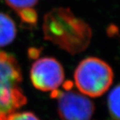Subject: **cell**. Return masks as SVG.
Here are the masks:
<instances>
[{"label":"cell","mask_w":120,"mask_h":120,"mask_svg":"<svg viewBox=\"0 0 120 120\" xmlns=\"http://www.w3.org/2000/svg\"><path fill=\"white\" fill-rule=\"evenodd\" d=\"M43 31L45 39L70 54L85 49L91 38V30L68 8H56L47 13Z\"/></svg>","instance_id":"obj_1"},{"label":"cell","mask_w":120,"mask_h":120,"mask_svg":"<svg viewBox=\"0 0 120 120\" xmlns=\"http://www.w3.org/2000/svg\"><path fill=\"white\" fill-rule=\"evenodd\" d=\"M22 75L15 57L0 51V120H6L27 103L21 88Z\"/></svg>","instance_id":"obj_2"},{"label":"cell","mask_w":120,"mask_h":120,"mask_svg":"<svg viewBox=\"0 0 120 120\" xmlns=\"http://www.w3.org/2000/svg\"><path fill=\"white\" fill-rule=\"evenodd\" d=\"M77 88L83 95L96 98L102 96L109 88L114 79L111 67L96 57L83 59L74 74Z\"/></svg>","instance_id":"obj_3"},{"label":"cell","mask_w":120,"mask_h":120,"mask_svg":"<svg viewBox=\"0 0 120 120\" xmlns=\"http://www.w3.org/2000/svg\"><path fill=\"white\" fill-rule=\"evenodd\" d=\"M57 98L58 114L61 120H90L95 106L82 93L74 90H54Z\"/></svg>","instance_id":"obj_4"},{"label":"cell","mask_w":120,"mask_h":120,"mask_svg":"<svg viewBox=\"0 0 120 120\" xmlns=\"http://www.w3.org/2000/svg\"><path fill=\"white\" fill-rule=\"evenodd\" d=\"M30 81L37 90L48 92L57 90L64 80V71L57 60L43 57L33 62L30 71Z\"/></svg>","instance_id":"obj_5"},{"label":"cell","mask_w":120,"mask_h":120,"mask_svg":"<svg viewBox=\"0 0 120 120\" xmlns=\"http://www.w3.org/2000/svg\"><path fill=\"white\" fill-rule=\"evenodd\" d=\"M16 34L17 28L13 20L7 14L0 12V48L11 44Z\"/></svg>","instance_id":"obj_6"},{"label":"cell","mask_w":120,"mask_h":120,"mask_svg":"<svg viewBox=\"0 0 120 120\" xmlns=\"http://www.w3.org/2000/svg\"><path fill=\"white\" fill-rule=\"evenodd\" d=\"M108 107L111 116L116 120H120V84L110 92Z\"/></svg>","instance_id":"obj_7"},{"label":"cell","mask_w":120,"mask_h":120,"mask_svg":"<svg viewBox=\"0 0 120 120\" xmlns=\"http://www.w3.org/2000/svg\"><path fill=\"white\" fill-rule=\"evenodd\" d=\"M10 8L20 14L26 10H32L36 5L38 0H4Z\"/></svg>","instance_id":"obj_8"},{"label":"cell","mask_w":120,"mask_h":120,"mask_svg":"<svg viewBox=\"0 0 120 120\" xmlns=\"http://www.w3.org/2000/svg\"><path fill=\"white\" fill-rule=\"evenodd\" d=\"M6 120H40L35 114L32 112L23 111V112H16L12 114L7 117Z\"/></svg>","instance_id":"obj_9"},{"label":"cell","mask_w":120,"mask_h":120,"mask_svg":"<svg viewBox=\"0 0 120 120\" xmlns=\"http://www.w3.org/2000/svg\"><path fill=\"white\" fill-rule=\"evenodd\" d=\"M119 33V28L116 26L115 25H111L107 28V34L110 37L114 36L116 34Z\"/></svg>","instance_id":"obj_10"}]
</instances>
